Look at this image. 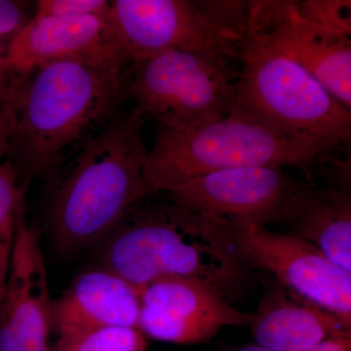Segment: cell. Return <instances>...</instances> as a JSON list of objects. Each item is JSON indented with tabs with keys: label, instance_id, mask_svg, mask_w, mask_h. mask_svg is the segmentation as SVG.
<instances>
[{
	"label": "cell",
	"instance_id": "obj_9",
	"mask_svg": "<svg viewBox=\"0 0 351 351\" xmlns=\"http://www.w3.org/2000/svg\"><path fill=\"white\" fill-rule=\"evenodd\" d=\"M108 20L131 64L172 50L239 60L241 45L188 0H112Z\"/></svg>",
	"mask_w": 351,
	"mask_h": 351
},
{
	"label": "cell",
	"instance_id": "obj_7",
	"mask_svg": "<svg viewBox=\"0 0 351 351\" xmlns=\"http://www.w3.org/2000/svg\"><path fill=\"white\" fill-rule=\"evenodd\" d=\"M279 166H247L200 176L167 191L171 202L237 228L281 223L289 203L311 186Z\"/></svg>",
	"mask_w": 351,
	"mask_h": 351
},
{
	"label": "cell",
	"instance_id": "obj_26",
	"mask_svg": "<svg viewBox=\"0 0 351 351\" xmlns=\"http://www.w3.org/2000/svg\"><path fill=\"white\" fill-rule=\"evenodd\" d=\"M233 351H272L267 350V348H263V346L257 345V343H251V345H246L240 346L237 350Z\"/></svg>",
	"mask_w": 351,
	"mask_h": 351
},
{
	"label": "cell",
	"instance_id": "obj_24",
	"mask_svg": "<svg viewBox=\"0 0 351 351\" xmlns=\"http://www.w3.org/2000/svg\"><path fill=\"white\" fill-rule=\"evenodd\" d=\"M12 241L13 239L0 241V301H1L2 295L5 289L7 276H8Z\"/></svg>",
	"mask_w": 351,
	"mask_h": 351
},
{
	"label": "cell",
	"instance_id": "obj_17",
	"mask_svg": "<svg viewBox=\"0 0 351 351\" xmlns=\"http://www.w3.org/2000/svg\"><path fill=\"white\" fill-rule=\"evenodd\" d=\"M52 351H147V343L136 328H101L59 337Z\"/></svg>",
	"mask_w": 351,
	"mask_h": 351
},
{
	"label": "cell",
	"instance_id": "obj_16",
	"mask_svg": "<svg viewBox=\"0 0 351 351\" xmlns=\"http://www.w3.org/2000/svg\"><path fill=\"white\" fill-rule=\"evenodd\" d=\"M280 225L351 272V196L343 186L302 189L289 203Z\"/></svg>",
	"mask_w": 351,
	"mask_h": 351
},
{
	"label": "cell",
	"instance_id": "obj_4",
	"mask_svg": "<svg viewBox=\"0 0 351 351\" xmlns=\"http://www.w3.org/2000/svg\"><path fill=\"white\" fill-rule=\"evenodd\" d=\"M328 154L315 138L279 133L237 115L193 130L158 125L144 177L151 193H167L200 176L247 166L311 173Z\"/></svg>",
	"mask_w": 351,
	"mask_h": 351
},
{
	"label": "cell",
	"instance_id": "obj_18",
	"mask_svg": "<svg viewBox=\"0 0 351 351\" xmlns=\"http://www.w3.org/2000/svg\"><path fill=\"white\" fill-rule=\"evenodd\" d=\"M25 195L17 167L7 157L0 163V241L13 239L16 219L21 204L25 202Z\"/></svg>",
	"mask_w": 351,
	"mask_h": 351
},
{
	"label": "cell",
	"instance_id": "obj_22",
	"mask_svg": "<svg viewBox=\"0 0 351 351\" xmlns=\"http://www.w3.org/2000/svg\"><path fill=\"white\" fill-rule=\"evenodd\" d=\"M32 17L27 2L0 0V39L12 38Z\"/></svg>",
	"mask_w": 351,
	"mask_h": 351
},
{
	"label": "cell",
	"instance_id": "obj_3",
	"mask_svg": "<svg viewBox=\"0 0 351 351\" xmlns=\"http://www.w3.org/2000/svg\"><path fill=\"white\" fill-rule=\"evenodd\" d=\"M127 71L63 61L23 76L7 157L17 167L25 193L34 180L49 178L117 114L126 98Z\"/></svg>",
	"mask_w": 351,
	"mask_h": 351
},
{
	"label": "cell",
	"instance_id": "obj_14",
	"mask_svg": "<svg viewBox=\"0 0 351 351\" xmlns=\"http://www.w3.org/2000/svg\"><path fill=\"white\" fill-rule=\"evenodd\" d=\"M141 289L105 265L76 277L53 301V328L59 337L101 328L138 329Z\"/></svg>",
	"mask_w": 351,
	"mask_h": 351
},
{
	"label": "cell",
	"instance_id": "obj_21",
	"mask_svg": "<svg viewBox=\"0 0 351 351\" xmlns=\"http://www.w3.org/2000/svg\"><path fill=\"white\" fill-rule=\"evenodd\" d=\"M23 76L12 91L0 98V157L7 156L17 122L18 96Z\"/></svg>",
	"mask_w": 351,
	"mask_h": 351
},
{
	"label": "cell",
	"instance_id": "obj_6",
	"mask_svg": "<svg viewBox=\"0 0 351 351\" xmlns=\"http://www.w3.org/2000/svg\"><path fill=\"white\" fill-rule=\"evenodd\" d=\"M239 60L172 50L131 64L125 97L145 119L193 130L226 119L237 97Z\"/></svg>",
	"mask_w": 351,
	"mask_h": 351
},
{
	"label": "cell",
	"instance_id": "obj_1",
	"mask_svg": "<svg viewBox=\"0 0 351 351\" xmlns=\"http://www.w3.org/2000/svg\"><path fill=\"white\" fill-rule=\"evenodd\" d=\"M144 200L106 237V267L138 289L163 278H184L232 304L246 294L254 269L226 223L169 200Z\"/></svg>",
	"mask_w": 351,
	"mask_h": 351
},
{
	"label": "cell",
	"instance_id": "obj_15",
	"mask_svg": "<svg viewBox=\"0 0 351 351\" xmlns=\"http://www.w3.org/2000/svg\"><path fill=\"white\" fill-rule=\"evenodd\" d=\"M255 343L272 351H308L325 339L351 336L329 311L277 282L250 313Z\"/></svg>",
	"mask_w": 351,
	"mask_h": 351
},
{
	"label": "cell",
	"instance_id": "obj_2",
	"mask_svg": "<svg viewBox=\"0 0 351 351\" xmlns=\"http://www.w3.org/2000/svg\"><path fill=\"white\" fill-rule=\"evenodd\" d=\"M145 119L119 112L47 178L46 219L58 249L75 254L105 239L151 195L144 177Z\"/></svg>",
	"mask_w": 351,
	"mask_h": 351
},
{
	"label": "cell",
	"instance_id": "obj_20",
	"mask_svg": "<svg viewBox=\"0 0 351 351\" xmlns=\"http://www.w3.org/2000/svg\"><path fill=\"white\" fill-rule=\"evenodd\" d=\"M110 1L108 0H38L34 15L59 17L108 16Z\"/></svg>",
	"mask_w": 351,
	"mask_h": 351
},
{
	"label": "cell",
	"instance_id": "obj_10",
	"mask_svg": "<svg viewBox=\"0 0 351 351\" xmlns=\"http://www.w3.org/2000/svg\"><path fill=\"white\" fill-rule=\"evenodd\" d=\"M226 226L253 269L267 270L277 282L329 311L351 330V272L288 233Z\"/></svg>",
	"mask_w": 351,
	"mask_h": 351
},
{
	"label": "cell",
	"instance_id": "obj_5",
	"mask_svg": "<svg viewBox=\"0 0 351 351\" xmlns=\"http://www.w3.org/2000/svg\"><path fill=\"white\" fill-rule=\"evenodd\" d=\"M237 97L230 114L279 133L315 138L332 154L350 147L351 110L308 71L276 51L242 44Z\"/></svg>",
	"mask_w": 351,
	"mask_h": 351
},
{
	"label": "cell",
	"instance_id": "obj_11",
	"mask_svg": "<svg viewBox=\"0 0 351 351\" xmlns=\"http://www.w3.org/2000/svg\"><path fill=\"white\" fill-rule=\"evenodd\" d=\"M63 61L122 71L131 66L108 15H32L5 49L7 69L14 75L25 76L43 64Z\"/></svg>",
	"mask_w": 351,
	"mask_h": 351
},
{
	"label": "cell",
	"instance_id": "obj_25",
	"mask_svg": "<svg viewBox=\"0 0 351 351\" xmlns=\"http://www.w3.org/2000/svg\"><path fill=\"white\" fill-rule=\"evenodd\" d=\"M308 351H351V336L325 339Z\"/></svg>",
	"mask_w": 351,
	"mask_h": 351
},
{
	"label": "cell",
	"instance_id": "obj_13",
	"mask_svg": "<svg viewBox=\"0 0 351 351\" xmlns=\"http://www.w3.org/2000/svg\"><path fill=\"white\" fill-rule=\"evenodd\" d=\"M240 311L212 289L184 278H163L141 289L138 330L145 338L175 345L211 341L223 328L248 324Z\"/></svg>",
	"mask_w": 351,
	"mask_h": 351
},
{
	"label": "cell",
	"instance_id": "obj_12",
	"mask_svg": "<svg viewBox=\"0 0 351 351\" xmlns=\"http://www.w3.org/2000/svg\"><path fill=\"white\" fill-rule=\"evenodd\" d=\"M52 306L38 232L27 223L23 202L0 301V351H52Z\"/></svg>",
	"mask_w": 351,
	"mask_h": 351
},
{
	"label": "cell",
	"instance_id": "obj_23",
	"mask_svg": "<svg viewBox=\"0 0 351 351\" xmlns=\"http://www.w3.org/2000/svg\"><path fill=\"white\" fill-rule=\"evenodd\" d=\"M20 77L21 76L12 75L7 69L5 50L0 47V98L12 91Z\"/></svg>",
	"mask_w": 351,
	"mask_h": 351
},
{
	"label": "cell",
	"instance_id": "obj_19",
	"mask_svg": "<svg viewBox=\"0 0 351 351\" xmlns=\"http://www.w3.org/2000/svg\"><path fill=\"white\" fill-rule=\"evenodd\" d=\"M298 10L304 19L328 29L351 36L350 0H306L298 1Z\"/></svg>",
	"mask_w": 351,
	"mask_h": 351
},
{
	"label": "cell",
	"instance_id": "obj_8",
	"mask_svg": "<svg viewBox=\"0 0 351 351\" xmlns=\"http://www.w3.org/2000/svg\"><path fill=\"white\" fill-rule=\"evenodd\" d=\"M244 43L295 62L351 110L350 36L304 19L298 1H248Z\"/></svg>",
	"mask_w": 351,
	"mask_h": 351
}]
</instances>
